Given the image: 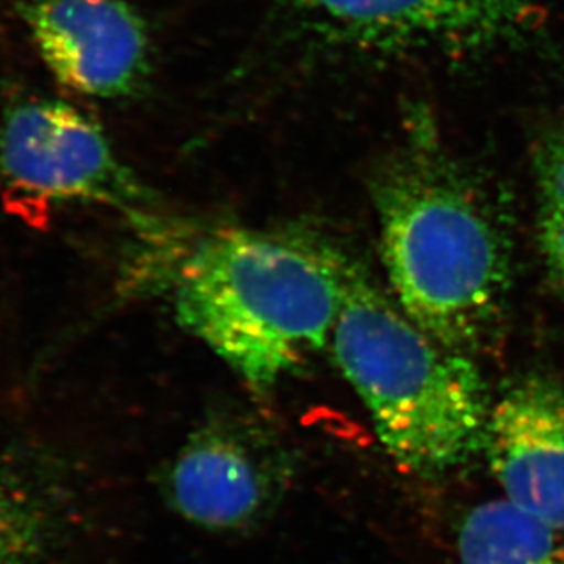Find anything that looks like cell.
<instances>
[{
  "instance_id": "cell-1",
  "label": "cell",
  "mask_w": 564,
  "mask_h": 564,
  "mask_svg": "<svg viewBox=\"0 0 564 564\" xmlns=\"http://www.w3.org/2000/svg\"><path fill=\"white\" fill-rule=\"evenodd\" d=\"M381 256L400 308L434 339L469 354L494 330L511 278L502 218L444 152L414 147L372 185Z\"/></svg>"
},
{
  "instance_id": "cell-2",
  "label": "cell",
  "mask_w": 564,
  "mask_h": 564,
  "mask_svg": "<svg viewBox=\"0 0 564 564\" xmlns=\"http://www.w3.org/2000/svg\"><path fill=\"white\" fill-rule=\"evenodd\" d=\"M345 297L343 257L301 240L223 229L176 275L180 325L257 394L332 339Z\"/></svg>"
},
{
  "instance_id": "cell-3",
  "label": "cell",
  "mask_w": 564,
  "mask_h": 564,
  "mask_svg": "<svg viewBox=\"0 0 564 564\" xmlns=\"http://www.w3.org/2000/svg\"><path fill=\"white\" fill-rule=\"evenodd\" d=\"M343 278L334 356L381 444L422 477L466 466L484 451L494 405L477 365L423 330L347 259Z\"/></svg>"
},
{
  "instance_id": "cell-4",
  "label": "cell",
  "mask_w": 564,
  "mask_h": 564,
  "mask_svg": "<svg viewBox=\"0 0 564 564\" xmlns=\"http://www.w3.org/2000/svg\"><path fill=\"white\" fill-rule=\"evenodd\" d=\"M0 178L46 202H88L154 231L152 202L101 127L57 99H30L0 121Z\"/></svg>"
},
{
  "instance_id": "cell-5",
  "label": "cell",
  "mask_w": 564,
  "mask_h": 564,
  "mask_svg": "<svg viewBox=\"0 0 564 564\" xmlns=\"http://www.w3.org/2000/svg\"><path fill=\"white\" fill-rule=\"evenodd\" d=\"M325 39L369 52L478 54L532 32L535 0H293Z\"/></svg>"
},
{
  "instance_id": "cell-6",
  "label": "cell",
  "mask_w": 564,
  "mask_h": 564,
  "mask_svg": "<svg viewBox=\"0 0 564 564\" xmlns=\"http://www.w3.org/2000/svg\"><path fill=\"white\" fill-rule=\"evenodd\" d=\"M286 477V455L270 431L245 416H218L182 445L163 488L193 524L237 530L270 511Z\"/></svg>"
},
{
  "instance_id": "cell-7",
  "label": "cell",
  "mask_w": 564,
  "mask_h": 564,
  "mask_svg": "<svg viewBox=\"0 0 564 564\" xmlns=\"http://www.w3.org/2000/svg\"><path fill=\"white\" fill-rule=\"evenodd\" d=\"M22 21L55 79L90 98H123L149 70L145 22L126 0H24Z\"/></svg>"
},
{
  "instance_id": "cell-8",
  "label": "cell",
  "mask_w": 564,
  "mask_h": 564,
  "mask_svg": "<svg viewBox=\"0 0 564 564\" xmlns=\"http://www.w3.org/2000/svg\"><path fill=\"white\" fill-rule=\"evenodd\" d=\"M484 451L505 499L564 533V386L528 376L489 413Z\"/></svg>"
},
{
  "instance_id": "cell-9",
  "label": "cell",
  "mask_w": 564,
  "mask_h": 564,
  "mask_svg": "<svg viewBox=\"0 0 564 564\" xmlns=\"http://www.w3.org/2000/svg\"><path fill=\"white\" fill-rule=\"evenodd\" d=\"M460 564H564L563 533L502 497L473 508L458 535Z\"/></svg>"
},
{
  "instance_id": "cell-10",
  "label": "cell",
  "mask_w": 564,
  "mask_h": 564,
  "mask_svg": "<svg viewBox=\"0 0 564 564\" xmlns=\"http://www.w3.org/2000/svg\"><path fill=\"white\" fill-rule=\"evenodd\" d=\"M39 516L19 495L0 489V564H39Z\"/></svg>"
},
{
  "instance_id": "cell-11",
  "label": "cell",
  "mask_w": 564,
  "mask_h": 564,
  "mask_svg": "<svg viewBox=\"0 0 564 564\" xmlns=\"http://www.w3.org/2000/svg\"><path fill=\"white\" fill-rule=\"evenodd\" d=\"M535 173L543 202L564 207V123L554 127L539 143Z\"/></svg>"
},
{
  "instance_id": "cell-12",
  "label": "cell",
  "mask_w": 564,
  "mask_h": 564,
  "mask_svg": "<svg viewBox=\"0 0 564 564\" xmlns=\"http://www.w3.org/2000/svg\"><path fill=\"white\" fill-rule=\"evenodd\" d=\"M539 242L552 278L564 293V207L543 202L539 217Z\"/></svg>"
}]
</instances>
